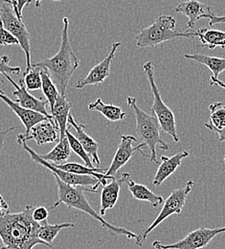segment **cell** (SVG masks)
<instances>
[{"label": "cell", "instance_id": "13", "mask_svg": "<svg viewBox=\"0 0 225 249\" xmlns=\"http://www.w3.org/2000/svg\"><path fill=\"white\" fill-rule=\"evenodd\" d=\"M121 46V42H114L110 47V51L106 58H104L101 62L95 65L89 73L84 79L78 81L75 85L77 89H82L87 86H97L104 82V80L110 74V65L115 57V53L118 48Z\"/></svg>", "mask_w": 225, "mask_h": 249}, {"label": "cell", "instance_id": "6", "mask_svg": "<svg viewBox=\"0 0 225 249\" xmlns=\"http://www.w3.org/2000/svg\"><path fill=\"white\" fill-rule=\"evenodd\" d=\"M144 72L148 78L151 90L154 97V104L152 107V111L156 115L160 124L161 130L169 134L175 143L179 142V137L176 130V122L173 112L170 107L166 106L161 98L160 91L155 81V65L154 62H145L143 64Z\"/></svg>", "mask_w": 225, "mask_h": 249}, {"label": "cell", "instance_id": "33", "mask_svg": "<svg viewBox=\"0 0 225 249\" xmlns=\"http://www.w3.org/2000/svg\"><path fill=\"white\" fill-rule=\"evenodd\" d=\"M33 218L37 221V222H42L44 220H47L48 216H49V211L47 208L43 206H38L35 207L33 210Z\"/></svg>", "mask_w": 225, "mask_h": 249}, {"label": "cell", "instance_id": "7", "mask_svg": "<svg viewBox=\"0 0 225 249\" xmlns=\"http://www.w3.org/2000/svg\"><path fill=\"white\" fill-rule=\"evenodd\" d=\"M0 22L3 27L11 33L17 40L22 48L26 58V69L24 74L31 70V46H30V33L25 24L19 19L14 10L11 0H0Z\"/></svg>", "mask_w": 225, "mask_h": 249}, {"label": "cell", "instance_id": "5", "mask_svg": "<svg viewBox=\"0 0 225 249\" xmlns=\"http://www.w3.org/2000/svg\"><path fill=\"white\" fill-rule=\"evenodd\" d=\"M175 19L172 16H159L152 25L142 29L135 36L136 46L139 48H154L162 42L173 38H193L196 36L195 32L175 30Z\"/></svg>", "mask_w": 225, "mask_h": 249}, {"label": "cell", "instance_id": "42", "mask_svg": "<svg viewBox=\"0 0 225 249\" xmlns=\"http://www.w3.org/2000/svg\"><path fill=\"white\" fill-rule=\"evenodd\" d=\"M0 249H6V248H5V247H2V248H0Z\"/></svg>", "mask_w": 225, "mask_h": 249}, {"label": "cell", "instance_id": "20", "mask_svg": "<svg viewBox=\"0 0 225 249\" xmlns=\"http://www.w3.org/2000/svg\"><path fill=\"white\" fill-rule=\"evenodd\" d=\"M71 109V103L68 102L65 96L60 95L55 103L52 112V117L55 123L58 125L60 129V139L65 138V132L67 129V123H68V116L70 114Z\"/></svg>", "mask_w": 225, "mask_h": 249}, {"label": "cell", "instance_id": "43", "mask_svg": "<svg viewBox=\"0 0 225 249\" xmlns=\"http://www.w3.org/2000/svg\"><path fill=\"white\" fill-rule=\"evenodd\" d=\"M53 1H64V0H53Z\"/></svg>", "mask_w": 225, "mask_h": 249}, {"label": "cell", "instance_id": "24", "mask_svg": "<svg viewBox=\"0 0 225 249\" xmlns=\"http://www.w3.org/2000/svg\"><path fill=\"white\" fill-rule=\"evenodd\" d=\"M71 155V149L67 140V137L60 139V142L54 147L48 154L39 155L45 161L54 164V165H62L66 163Z\"/></svg>", "mask_w": 225, "mask_h": 249}, {"label": "cell", "instance_id": "9", "mask_svg": "<svg viewBox=\"0 0 225 249\" xmlns=\"http://www.w3.org/2000/svg\"><path fill=\"white\" fill-rule=\"evenodd\" d=\"M225 233V226L222 228H206L200 227L190 232L184 239L171 244L163 245L159 241L153 243L156 249H200L205 248L217 235Z\"/></svg>", "mask_w": 225, "mask_h": 249}, {"label": "cell", "instance_id": "25", "mask_svg": "<svg viewBox=\"0 0 225 249\" xmlns=\"http://www.w3.org/2000/svg\"><path fill=\"white\" fill-rule=\"evenodd\" d=\"M185 59L193 60L194 62L201 63L207 66L213 73L215 78H219L220 74L225 70V58H217V57H210L202 54H185Z\"/></svg>", "mask_w": 225, "mask_h": 249}, {"label": "cell", "instance_id": "36", "mask_svg": "<svg viewBox=\"0 0 225 249\" xmlns=\"http://www.w3.org/2000/svg\"><path fill=\"white\" fill-rule=\"evenodd\" d=\"M225 15L223 17H217L214 15L212 18L209 20V26H214L216 24H225Z\"/></svg>", "mask_w": 225, "mask_h": 249}, {"label": "cell", "instance_id": "34", "mask_svg": "<svg viewBox=\"0 0 225 249\" xmlns=\"http://www.w3.org/2000/svg\"><path fill=\"white\" fill-rule=\"evenodd\" d=\"M17 127L16 126H12L10 128H6V129H2L0 130V152L4 146V142H5V139L7 137V135L12 132L13 130H15Z\"/></svg>", "mask_w": 225, "mask_h": 249}, {"label": "cell", "instance_id": "30", "mask_svg": "<svg viewBox=\"0 0 225 249\" xmlns=\"http://www.w3.org/2000/svg\"><path fill=\"white\" fill-rule=\"evenodd\" d=\"M23 81L26 89L29 91L41 89L40 68H31L27 74L23 75Z\"/></svg>", "mask_w": 225, "mask_h": 249}, {"label": "cell", "instance_id": "26", "mask_svg": "<svg viewBox=\"0 0 225 249\" xmlns=\"http://www.w3.org/2000/svg\"><path fill=\"white\" fill-rule=\"evenodd\" d=\"M75 225L71 222H64L60 224H50L47 220L40 222V226L38 229V238L51 245L59 233L65 228H74Z\"/></svg>", "mask_w": 225, "mask_h": 249}, {"label": "cell", "instance_id": "28", "mask_svg": "<svg viewBox=\"0 0 225 249\" xmlns=\"http://www.w3.org/2000/svg\"><path fill=\"white\" fill-rule=\"evenodd\" d=\"M40 76H41V90L47 100V103L50 106L51 110H53L55 103L61 94L46 70L40 69Z\"/></svg>", "mask_w": 225, "mask_h": 249}, {"label": "cell", "instance_id": "10", "mask_svg": "<svg viewBox=\"0 0 225 249\" xmlns=\"http://www.w3.org/2000/svg\"><path fill=\"white\" fill-rule=\"evenodd\" d=\"M21 145L23 146V149L30 155V157L36 164L41 165L42 167L49 170L53 174V176L58 177L63 182H65V184H68L71 186H96V184L98 183L96 178H94L90 176L76 175V174H72V173H68V172H65L63 170H60L57 167H55L53 164L42 159L40 156L37 155L26 143H22Z\"/></svg>", "mask_w": 225, "mask_h": 249}, {"label": "cell", "instance_id": "8", "mask_svg": "<svg viewBox=\"0 0 225 249\" xmlns=\"http://www.w3.org/2000/svg\"><path fill=\"white\" fill-rule=\"evenodd\" d=\"M193 187V180H189L185 186L175 189L170 194L168 198L164 201L163 207H162L158 216L156 218L150 226H148L141 234H139L137 236V238L135 240L136 246L142 247L144 242L146 241L148 235L155 228H156L166 218H169L170 216H172L173 214L179 215L181 213L183 206L186 202V198H187L188 195L191 193Z\"/></svg>", "mask_w": 225, "mask_h": 249}, {"label": "cell", "instance_id": "11", "mask_svg": "<svg viewBox=\"0 0 225 249\" xmlns=\"http://www.w3.org/2000/svg\"><path fill=\"white\" fill-rule=\"evenodd\" d=\"M135 142H137V139L132 135H122L120 137V143L118 145L117 151L113 156V159L108 170L104 172V176L114 177V175L129 162V159L136 152H140L143 156L150 157L149 156H146L142 152L146 145L144 143H140L139 145L133 147L132 144Z\"/></svg>", "mask_w": 225, "mask_h": 249}, {"label": "cell", "instance_id": "31", "mask_svg": "<svg viewBox=\"0 0 225 249\" xmlns=\"http://www.w3.org/2000/svg\"><path fill=\"white\" fill-rule=\"evenodd\" d=\"M10 58L6 55L0 57V74H14L18 75L21 73L20 67H13L9 65Z\"/></svg>", "mask_w": 225, "mask_h": 249}, {"label": "cell", "instance_id": "41", "mask_svg": "<svg viewBox=\"0 0 225 249\" xmlns=\"http://www.w3.org/2000/svg\"><path fill=\"white\" fill-rule=\"evenodd\" d=\"M43 0H35V7H40V4H41V2H42Z\"/></svg>", "mask_w": 225, "mask_h": 249}, {"label": "cell", "instance_id": "32", "mask_svg": "<svg viewBox=\"0 0 225 249\" xmlns=\"http://www.w3.org/2000/svg\"><path fill=\"white\" fill-rule=\"evenodd\" d=\"M18 40L9 32L7 31L0 22V46L5 45H18Z\"/></svg>", "mask_w": 225, "mask_h": 249}, {"label": "cell", "instance_id": "14", "mask_svg": "<svg viewBox=\"0 0 225 249\" xmlns=\"http://www.w3.org/2000/svg\"><path fill=\"white\" fill-rule=\"evenodd\" d=\"M3 76L10 82V84L16 89L14 90V96H17V100L15 101L16 103H17L20 107L26 108V109H30V110H34L36 112H39L49 118H52V115L48 113L47 109H46V102L34 97L33 95L28 92V90L25 88L24 85V81L23 78H21L19 80L18 85L8 75V74H3Z\"/></svg>", "mask_w": 225, "mask_h": 249}, {"label": "cell", "instance_id": "27", "mask_svg": "<svg viewBox=\"0 0 225 249\" xmlns=\"http://www.w3.org/2000/svg\"><path fill=\"white\" fill-rule=\"evenodd\" d=\"M210 118L205 126L210 130L222 129L225 127V105L223 103H214L209 106Z\"/></svg>", "mask_w": 225, "mask_h": 249}, {"label": "cell", "instance_id": "17", "mask_svg": "<svg viewBox=\"0 0 225 249\" xmlns=\"http://www.w3.org/2000/svg\"><path fill=\"white\" fill-rule=\"evenodd\" d=\"M0 100H2L17 115V117L20 119L21 123L23 124L25 129H26L25 133H28L29 130L35 124H37L41 121H44L46 119H52V118H49L39 112L26 109V108L20 107L17 103H16L12 99H10L8 96H6L4 90L1 89H0Z\"/></svg>", "mask_w": 225, "mask_h": 249}, {"label": "cell", "instance_id": "12", "mask_svg": "<svg viewBox=\"0 0 225 249\" xmlns=\"http://www.w3.org/2000/svg\"><path fill=\"white\" fill-rule=\"evenodd\" d=\"M60 129L53 119H46L35 124L28 133L18 134L17 143L21 145L29 140H35L36 145L43 146L45 144L54 143L59 139Z\"/></svg>", "mask_w": 225, "mask_h": 249}, {"label": "cell", "instance_id": "39", "mask_svg": "<svg viewBox=\"0 0 225 249\" xmlns=\"http://www.w3.org/2000/svg\"><path fill=\"white\" fill-rule=\"evenodd\" d=\"M213 131L217 132V134H219V141L220 142H225V127L222 128V129H215Z\"/></svg>", "mask_w": 225, "mask_h": 249}, {"label": "cell", "instance_id": "29", "mask_svg": "<svg viewBox=\"0 0 225 249\" xmlns=\"http://www.w3.org/2000/svg\"><path fill=\"white\" fill-rule=\"evenodd\" d=\"M65 135L67 137V140H68V143H69V146H70V149L72 152H74L77 156H80L81 159L85 162V166L88 167V168H97L94 167L90 157L88 156V155L86 153L85 149L83 148V146L81 145V143L78 141V139L69 131L68 127L66 129V132H65Z\"/></svg>", "mask_w": 225, "mask_h": 249}, {"label": "cell", "instance_id": "1", "mask_svg": "<svg viewBox=\"0 0 225 249\" xmlns=\"http://www.w3.org/2000/svg\"><path fill=\"white\" fill-rule=\"evenodd\" d=\"M34 206L27 205L18 213H7L0 216V239L6 249H33L42 245L52 246L38 238L40 222L33 218Z\"/></svg>", "mask_w": 225, "mask_h": 249}, {"label": "cell", "instance_id": "35", "mask_svg": "<svg viewBox=\"0 0 225 249\" xmlns=\"http://www.w3.org/2000/svg\"><path fill=\"white\" fill-rule=\"evenodd\" d=\"M17 1V13L19 15L20 18H22V13L24 8L29 5L31 3L32 0H16Z\"/></svg>", "mask_w": 225, "mask_h": 249}, {"label": "cell", "instance_id": "19", "mask_svg": "<svg viewBox=\"0 0 225 249\" xmlns=\"http://www.w3.org/2000/svg\"><path fill=\"white\" fill-rule=\"evenodd\" d=\"M68 123L75 128V130H76L75 137L81 143V145L85 149L86 153L90 157V159H92V163H94L96 166L101 165L100 157L98 155L99 144L85 131V129H84L85 125L79 124L71 114H69V116H68Z\"/></svg>", "mask_w": 225, "mask_h": 249}, {"label": "cell", "instance_id": "22", "mask_svg": "<svg viewBox=\"0 0 225 249\" xmlns=\"http://www.w3.org/2000/svg\"><path fill=\"white\" fill-rule=\"evenodd\" d=\"M88 109L90 111L100 112L110 122L122 121L126 117V112L121 107L110 104H104L101 98H98L95 102L89 104Z\"/></svg>", "mask_w": 225, "mask_h": 249}, {"label": "cell", "instance_id": "4", "mask_svg": "<svg viewBox=\"0 0 225 249\" xmlns=\"http://www.w3.org/2000/svg\"><path fill=\"white\" fill-rule=\"evenodd\" d=\"M128 106L134 113L136 120L135 131L141 143H144L151 151L150 159L152 162L158 164L156 158V147L158 146L160 150L167 151L169 146L161 138V127L158 120L156 116L150 115L143 111L138 106L136 99L134 97L127 98Z\"/></svg>", "mask_w": 225, "mask_h": 249}, {"label": "cell", "instance_id": "3", "mask_svg": "<svg viewBox=\"0 0 225 249\" xmlns=\"http://www.w3.org/2000/svg\"><path fill=\"white\" fill-rule=\"evenodd\" d=\"M57 185H58V200L50 207V209L57 208L61 204H65L68 208H74L76 210L82 211L94 219L98 220L103 227H104L109 235L113 237L118 236H125L128 239H134L136 240L137 234L129 231L124 227L114 226L107 222L104 218L98 214L96 211L91 207L89 204L87 196H85V192H92L91 188H85L82 186H71L65 184L58 177L54 176ZM93 193V192H92Z\"/></svg>", "mask_w": 225, "mask_h": 249}, {"label": "cell", "instance_id": "21", "mask_svg": "<svg viewBox=\"0 0 225 249\" xmlns=\"http://www.w3.org/2000/svg\"><path fill=\"white\" fill-rule=\"evenodd\" d=\"M128 184L129 192L131 193L132 196L141 201H148L153 207L157 208L160 204L164 202L163 197L159 195H156L152 190L143 184H139L134 182L129 178L126 182Z\"/></svg>", "mask_w": 225, "mask_h": 249}, {"label": "cell", "instance_id": "15", "mask_svg": "<svg viewBox=\"0 0 225 249\" xmlns=\"http://www.w3.org/2000/svg\"><path fill=\"white\" fill-rule=\"evenodd\" d=\"M174 12L182 14L188 18L187 26L189 29H193L198 20L202 18H208L210 20L215 15L211 6L201 3L198 0H187L180 2L174 8Z\"/></svg>", "mask_w": 225, "mask_h": 249}, {"label": "cell", "instance_id": "23", "mask_svg": "<svg viewBox=\"0 0 225 249\" xmlns=\"http://www.w3.org/2000/svg\"><path fill=\"white\" fill-rule=\"evenodd\" d=\"M195 33L196 36L199 38L200 44L204 47L210 50H213L216 47H221L225 49V32L201 28Z\"/></svg>", "mask_w": 225, "mask_h": 249}, {"label": "cell", "instance_id": "44", "mask_svg": "<svg viewBox=\"0 0 225 249\" xmlns=\"http://www.w3.org/2000/svg\"><path fill=\"white\" fill-rule=\"evenodd\" d=\"M224 161H225V157H224Z\"/></svg>", "mask_w": 225, "mask_h": 249}, {"label": "cell", "instance_id": "18", "mask_svg": "<svg viewBox=\"0 0 225 249\" xmlns=\"http://www.w3.org/2000/svg\"><path fill=\"white\" fill-rule=\"evenodd\" d=\"M188 156L189 153L186 151L179 152L171 157L161 156V164L153 180V186H160L168 178L175 173L176 169L181 165L182 160Z\"/></svg>", "mask_w": 225, "mask_h": 249}, {"label": "cell", "instance_id": "16", "mask_svg": "<svg viewBox=\"0 0 225 249\" xmlns=\"http://www.w3.org/2000/svg\"><path fill=\"white\" fill-rule=\"evenodd\" d=\"M130 178L128 173L122 174L120 178H113L110 182H107L103 186L101 193V207L100 215L103 217L105 215V212L109 209H112L119 199L121 186L126 183Z\"/></svg>", "mask_w": 225, "mask_h": 249}, {"label": "cell", "instance_id": "40", "mask_svg": "<svg viewBox=\"0 0 225 249\" xmlns=\"http://www.w3.org/2000/svg\"><path fill=\"white\" fill-rule=\"evenodd\" d=\"M11 1H12V3H13V7H14V10H15V12H16V14H17V18H18L19 19H21V20H22V18H20V17H19V15H18V13H17V1H16V0H11Z\"/></svg>", "mask_w": 225, "mask_h": 249}, {"label": "cell", "instance_id": "37", "mask_svg": "<svg viewBox=\"0 0 225 249\" xmlns=\"http://www.w3.org/2000/svg\"><path fill=\"white\" fill-rule=\"evenodd\" d=\"M9 204L0 195V216H3L9 212Z\"/></svg>", "mask_w": 225, "mask_h": 249}, {"label": "cell", "instance_id": "38", "mask_svg": "<svg viewBox=\"0 0 225 249\" xmlns=\"http://www.w3.org/2000/svg\"><path fill=\"white\" fill-rule=\"evenodd\" d=\"M210 85H211V86H219L220 88L225 89V83H223L222 81H220L219 78H215L214 76H211V78H210Z\"/></svg>", "mask_w": 225, "mask_h": 249}, {"label": "cell", "instance_id": "2", "mask_svg": "<svg viewBox=\"0 0 225 249\" xmlns=\"http://www.w3.org/2000/svg\"><path fill=\"white\" fill-rule=\"evenodd\" d=\"M62 43L59 52L52 58L31 64V68H40L48 72L61 95L65 96L68 83L80 66V60L72 50L69 39V19L64 18Z\"/></svg>", "mask_w": 225, "mask_h": 249}]
</instances>
